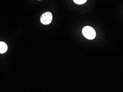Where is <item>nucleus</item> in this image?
I'll return each mask as SVG.
<instances>
[{
    "mask_svg": "<svg viewBox=\"0 0 123 92\" xmlns=\"http://www.w3.org/2000/svg\"><path fill=\"white\" fill-rule=\"evenodd\" d=\"M83 35L86 39L92 40L94 39L96 37V32L93 28L89 26H86L83 28L82 30Z\"/></svg>",
    "mask_w": 123,
    "mask_h": 92,
    "instance_id": "f257e3e1",
    "label": "nucleus"
},
{
    "mask_svg": "<svg viewBox=\"0 0 123 92\" xmlns=\"http://www.w3.org/2000/svg\"><path fill=\"white\" fill-rule=\"evenodd\" d=\"M53 15L51 12H47L43 13L41 17V22L44 25L49 24L52 21Z\"/></svg>",
    "mask_w": 123,
    "mask_h": 92,
    "instance_id": "f03ea898",
    "label": "nucleus"
},
{
    "mask_svg": "<svg viewBox=\"0 0 123 92\" xmlns=\"http://www.w3.org/2000/svg\"><path fill=\"white\" fill-rule=\"evenodd\" d=\"M8 49L6 44L4 42H0V54L6 53Z\"/></svg>",
    "mask_w": 123,
    "mask_h": 92,
    "instance_id": "7ed1b4c3",
    "label": "nucleus"
},
{
    "mask_svg": "<svg viewBox=\"0 0 123 92\" xmlns=\"http://www.w3.org/2000/svg\"><path fill=\"white\" fill-rule=\"evenodd\" d=\"M73 1L78 5H82L86 3L87 0H73Z\"/></svg>",
    "mask_w": 123,
    "mask_h": 92,
    "instance_id": "20e7f679",
    "label": "nucleus"
}]
</instances>
